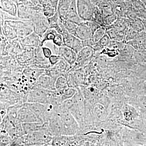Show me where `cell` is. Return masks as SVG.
Listing matches in <instances>:
<instances>
[{
  "mask_svg": "<svg viewBox=\"0 0 146 146\" xmlns=\"http://www.w3.org/2000/svg\"><path fill=\"white\" fill-rule=\"evenodd\" d=\"M46 122L48 129L53 137L62 136L63 126L58 112L54 114Z\"/></svg>",
  "mask_w": 146,
  "mask_h": 146,
  "instance_id": "30bf717a",
  "label": "cell"
},
{
  "mask_svg": "<svg viewBox=\"0 0 146 146\" xmlns=\"http://www.w3.org/2000/svg\"><path fill=\"white\" fill-rule=\"evenodd\" d=\"M56 80L55 78L48 75L43 74L37 79L34 86L50 91H55Z\"/></svg>",
  "mask_w": 146,
  "mask_h": 146,
  "instance_id": "4fadbf2b",
  "label": "cell"
},
{
  "mask_svg": "<svg viewBox=\"0 0 146 146\" xmlns=\"http://www.w3.org/2000/svg\"><path fill=\"white\" fill-rule=\"evenodd\" d=\"M53 136L48 127L40 130L27 133L18 138L19 146H42L51 143Z\"/></svg>",
  "mask_w": 146,
  "mask_h": 146,
  "instance_id": "6da1fadb",
  "label": "cell"
},
{
  "mask_svg": "<svg viewBox=\"0 0 146 146\" xmlns=\"http://www.w3.org/2000/svg\"><path fill=\"white\" fill-rule=\"evenodd\" d=\"M113 4H118L120 3L123 2H125L126 1H130L131 0H110Z\"/></svg>",
  "mask_w": 146,
  "mask_h": 146,
  "instance_id": "8d00e7d4",
  "label": "cell"
},
{
  "mask_svg": "<svg viewBox=\"0 0 146 146\" xmlns=\"http://www.w3.org/2000/svg\"><path fill=\"white\" fill-rule=\"evenodd\" d=\"M69 87L68 79L65 76H61L56 79L55 82L56 90L62 91Z\"/></svg>",
  "mask_w": 146,
  "mask_h": 146,
  "instance_id": "484cf974",
  "label": "cell"
},
{
  "mask_svg": "<svg viewBox=\"0 0 146 146\" xmlns=\"http://www.w3.org/2000/svg\"><path fill=\"white\" fill-rule=\"evenodd\" d=\"M57 91L60 94L62 103L66 100L72 98L78 92L76 89L72 87H68L63 91Z\"/></svg>",
  "mask_w": 146,
  "mask_h": 146,
  "instance_id": "d4e9b609",
  "label": "cell"
},
{
  "mask_svg": "<svg viewBox=\"0 0 146 146\" xmlns=\"http://www.w3.org/2000/svg\"><path fill=\"white\" fill-rule=\"evenodd\" d=\"M63 59L61 56L57 55H52L48 58L49 62L50 63L52 66H54L57 63H58L61 59Z\"/></svg>",
  "mask_w": 146,
  "mask_h": 146,
  "instance_id": "d6a6232c",
  "label": "cell"
},
{
  "mask_svg": "<svg viewBox=\"0 0 146 146\" xmlns=\"http://www.w3.org/2000/svg\"><path fill=\"white\" fill-rule=\"evenodd\" d=\"M22 124L25 134L47 127L46 122H36Z\"/></svg>",
  "mask_w": 146,
  "mask_h": 146,
  "instance_id": "ffe728a7",
  "label": "cell"
},
{
  "mask_svg": "<svg viewBox=\"0 0 146 146\" xmlns=\"http://www.w3.org/2000/svg\"><path fill=\"white\" fill-rule=\"evenodd\" d=\"M58 114L63 126L62 136H72L78 132L80 128L79 124L69 110L60 109Z\"/></svg>",
  "mask_w": 146,
  "mask_h": 146,
  "instance_id": "7a4b0ae2",
  "label": "cell"
},
{
  "mask_svg": "<svg viewBox=\"0 0 146 146\" xmlns=\"http://www.w3.org/2000/svg\"><path fill=\"white\" fill-rule=\"evenodd\" d=\"M63 37L64 46L69 47L78 53L84 48L82 41L76 36L70 34L66 29L61 34Z\"/></svg>",
  "mask_w": 146,
  "mask_h": 146,
  "instance_id": "9c48e42d",
  "label": "cell"
},
{
  "mask_svg": "<svg viewBox=\"0 0 146 146\" xmlns=\"http://www.w3.org/2000/svg\"><path fill=\"white\" fill-rule=\"evenodd\" d=\"M71 0H59L56 7V13L60 20L67 19Z\"/></svg>",
  "mask_w": 146,
  "mask_h": 146,
  "instance_id": "d6986e66",
  "label": "cell"
},
{
  "mask_svg": "<svg viewBox=\"0 0 146 146\" xmlns=\"http://www.w3.org/2000/svg\"><path fill=\"white\" fill-rule=\"evenodd\" d=\"M125 43L136 51L146 50V32H139L135 39Z\"/></svg>",
  "mask_w": 146,
  "mask_h": 146,
  "instance_id": "5bb4252c",
  "label": "cell"
},
{
  "mask_svg": "<svg viewBox=\"0 0 146 146\" xmlns=\"http://www.w3.org/2000/svg\"><path fill=\"white\" fill-rule=\"evenodd\" d=\"M139 32L137 31L132 28L129 27L127 31V32L126 34L125 42L126 43V42L131 41L135 39Z\"/></svg>",
  "mask_w": 146,
  "mask_h": 146,
  "instance_id": "1f68e13d",
  "label": "cell"
},
{
  "mask_svg": "<svg viewBox=\"0 0 146 146\" xmlns=\"http://www.w3.org/2000/svg\"><path fill=\"white\" fill-rule=\"evenodd\" d=\"M66 19L72 21L78 25L84 21L79 15L77 6L76 0H71L69 12Z\"/></svg>",
  "mask_w": 146,
  "mask_h": 146,
  "instance_id": "ac0fdd59",
  "label": "cell"
},
{
  "mask_svg": "<svg viewBox=\"0 0 146 146\" xmlns=\"http://www.w3.org/2000/svg\"><path fill=\"white\" fill-rule=\"evenodd\" d=\"M31 21L33 24L34 31L41 37L45 32L50 29L48 18L44 15L43 16L36 14Z\"/></svg>",
  "mask_w": 146,
  "mask_h": 146,
  "instance_id": "8fae6325",
  "label": "cell"
},
{
  "mask_svg": "<svg viewBox=\"0 0 146 146\" xmlns=\"http://www.w3.org/2000/svg\"><path fill=\"white\" fill-rule=\"evenodd\" d=\"M42 52L46 58L48 59L52 55V52L49 48L46 47H42Z\"/></svg>",
  "mask_w": 146,
  "mask_h": 146,
  "instance_id": "e575fe53",
  "label": "cell"
},
{
  "mask_svg": "<svg viewBox=\"0 0 146 146\" xmlns=\"http://www.w3.org/2000/svg\"><path fill=\"white\" fill-rule=\"evenodd\" d=\"M95 53V51L91 47H84L77 54L76 61L72 67L77 69L86 66L93 59Z\"/></svg>",
  "mask_w": 146,
  "mask_h": 146,
  "instance_id": "ba28073f",
  "label": "cell"
},
{
  "mask_svg": "<svg viewBox=\"0 0 146 146\" xmlns=\"http://www.w3.org/2000/svg\"><path fill=\"white\" fill-rule=\"evenodd\" d=\"M61 21H62L63 26L66 29V30L70 34L75 36L76 31L78 25L68 19H65Z\"/></svg>",
  "mask_w": 146,
  "mask_h": 146,
  "instance_id": "4316f807",
  "label": "cell"
},
{
  "mask_svg": "<svg viewBox=\"0 0 146 146\" xmlns=\"http://www.w3.org/2000/svg\"><path fill=\"white\" fill-rule=\"evenodd\" d=\"M17 122L18 123H23L43 121L34 112L24 104L21 106L18 109L17 113Z\"/></svg>",
  "mask_w": 146,
  "mask_h": 146,
  "instance_id": "8992f818",
  "label": "cell"
},
{
  "mask_svg": "<svg viewBox=\"0 0 146 146\" xmlns=\"http://www.w3.org/2000/svg\"><path fill=\"white\" fill-rule=\"evenodd\" d=\"M5 36L8 39H12L16 38L17 36L16 32L13 27L5 22L4 25L2 27Z\"/></svg>",
  "mask_w": 146,
  "mask_h": 146,
  "instance_id": "83f0119b",
  "label": "cell"
},
{
  "mask_svg": "<svg viewBox=\"0 0 146 146\" xmlns=\"http://www.w3.org/2000/svg\"><path fill=\"white\" fill-rule=\"evenodd\" d=\"M53 91L33 86L28 94L27 102L50 104Z\"/></svg>",
  "mask_w": 146,
  "mask_h": 146,
  "instance_id": "3957f363",
  "label": "cell"
},
{
  "mask_svg": "<svg viewBox=\"0 0 146 146\" xmlns=\"http://www.w3.org/2000/svg\"><path fill=\"white\" fill-rule=\"evenodd\" d=\"M106 34L111 40L118 42H125L127 29L123 30L114 27H106Z\"/></svg>",
  "mask_w": 146,
  "mask_h": 146,
  "instance_id": "e0dca14e",
  "label": "cell"
},
{
  "mask_svg": "<svg viewBox=\"0 0 146 146\" xmlns=\"http://www.w3.org/2000/svg\"><path fill=\"white\" fill-rule=\"evenodd\" d=\"M117 14L115 12L104 16V23L106 27L111 26L117 20Z\"/></svg>",
  "mask_w": 146,
  "mask_h": 146,
  "instance_id": "4dcf8cb0",
  "label": "cell"
},
{
  "mask_svg": "<svg viewBox=\"0 0 146 146\" xmlns=\"http://www.w3.org/2000/svg\"><path fill=\"white\" fill-rule=\"evenodd\" d=\"M76 3L78 11L80 18L84 21H91L96 5L91 0H76Z\"/></svg>",
  "mask_w": 146,
  "mask_h": 146,
  "instance_id": "5b68a950",
  "label": "cell"
},
{
  "mask_svg": "<svg viewBox=\"0 0 146 146\" xmlns=\"http://www.w3.org/2000/svg\"><path fill=\"white\" fill-rule=\"evenodd\" d=\"M42 47L46 41H52L54 44L61 46H64L63 37L61 34H59L55 30L49 29L45 32L41 37Z\"/></svg>",
  "mask_w": 146,
  "mask_h": 146,
  "instance_id": "7c38bea8",
  "label": "cell"
},
{
  "mask_svg": "<svg viewBox=\"0 0 146 146\" xmlns=\"http://www.w3.org/2000/svg\"><path fill=\"white\" fill-rule=\"evenodd\" d=\"M141 19L143 22V24L145 31L146 32V18H141Z\"/></svg>",
  "mask_w": 146,
  "mask_h": 146,
  "instance_id": "74e56055",
  "label": "cell"
},
{
  "mask_svg": "<svg viewBox=\"0 0 146 146\" xmlns=\"http://www.w3.org/2000/svg\"><path fill=\"white\" fill-rule=\"evenodd\" d=\"M31 21L21 19L5 22L13 28L18 37L23 39L34 31L32 21Z\"/></svg>",
  "mask_w": 146,
  "mask_h": 146,
  "instance_id": "277c9868",
  "label": "cell"
},
{
  "mask_svg": "<svg viewBox=\"0 0 146 146\" xmlns=\"http://www.w3.org/2000/svg\"><path fill=\"white\" fill-rule=\"evenodd\" d=\"M93 35L94 33L93 32L86 24L85 21H84L78 25L75 36L82 41L93 39Z\"/></svg>",
  "mask_w": 146,
  "mask_h": 146,
  "instance_id": "2e32d148",
  "label": "cell"
},
{
  "mask_svg": "<svg viewBox=\"0 0 146 146\" xmlns=\"http://www.w3.org/2000/svg\"><path fill=\"white\" fill-rule=\"evenodd\" d=\"M85 22H86V24L88 25V26H89L90 29H91V31L93 32V33H94L99 28H100V27H101V26L99 24L95 23V22H94V21H85Z\"/></svg>",
  "mask_w": 146,
  "mask_h": 146,
  "instance_id": "836d02e7",
  "label": "cell"
},
{
  "mask_svg": "<svg viewBox=\"0 0 146 146\" xmlns=\"http://www.w3.org/2000/svg\"><path fill=\"white\" fill-rule=\"evenodd\" d=\"M91 1L92 2L94 3L95 4L97 5V4H98V3H99L101 1H102V0H91Z\"/></svg>",
  "mask_w": 146,
  "mask_h": 146,
  "instance_id": "f35d334b",
  "label": "cell"
},
{
  "mask_svg": "<svg viewBox=\"0 0 146 146\" xmlns=\"http://www.w3.org/2000/svg\"><path fill=\"white\" fill-rule=\"evenodd\" d=\"M1 6V10L13 17H18V9L14 4L5 0L2 1Z\"/></svg>",
  "mask_w": 146,
  "mask_h": 146,
  "instance_id": "44dd1931",
  "label": "cell"
},
{
  "mask_svg": "<svg viewBox=\"0 0 146 146\" xmlns=\"http://www.w3.org/2000/svg\"><path fill=\"white\" fill-rule=\"evenodd\" d=\"M111 39L107 34L105 35L100 40L96 42L93 47V49L96 52L102 50L108 47L111 42Z\"/></svg>",
  "mask_w": 146,
  "mask_h": 146,
  "instance_id": "603a6c76",
  "label": "cell"
},
{
  "mask_svg": "<svg viewBox=\"0 0 146 146\" xmlns=\"http://www.w3.org/2000/svg\"><path fill=\"white\" fill-rule=\"evenodd\" d=\"M42 71L33 69H27L24 71V74L27 80L31 84L35 83L37 79L41 75L43 74Z\"/></svg>",
  "mask_w": 146,
  "mask_h": 146,
  "instance_id": "7402d4cb",
  "label": "cell"
},
{
  "mask_svg": "<svg viewBox=\"0 0 146 146\" xmlns=\"http://www.w3.org/2000/svg\"><path fill=\"white\" fill-rule=\"evenodd\" d=\"M91 21L95 22L101 26L106 27L104 23V16L101 10L97 5L94 9Z\"/></svg>",
  "mask_w": 146,
  "mask_h": 146,
  "instance_id": "cb8c5ba5",
  "label": "cell"
},
{
  "mask_svg": "<svg viewBox=\"0 0 146 146\" xmlns=\"http://www.w3.org/2000/svg\"><path fill=\"white\" fill-rule=\"evenodd\" d=\"M82 41L83 46L91 47L93 48L94 45L96 44V42L94 41L93 39H87V40H84Z\"/></svg>",
  "mask_w": 146,
  "mask_h": 146,
  "instance_id": "d590c367",
  "label": "cell"
},
{
  "mask_svg": "<svg viewBox=\"0 0 146 146\" xmlns=\"http://www.w3.org/2000/svg\"><path fill=\"white\" fill-rule=\"evenodd\" d=\"M106 27L105 26H101L94 33L93 35V39L95 42H97L99 41L106 34Z\"/></svg>",
  "mask_w": 146,
  "mask_h": 146,
  "instance_id": "f546056e",
  "label": "cell"
},
{
  "mask_svg": "<svg viewBox=\"0 0 146 146\" xmlns=\"http://www.w3.org/2000/svg\"><path fill=\"white\" fill-rule=\"evenodd\" d=\"M21 44L24 46L37 48L42 47L41 37L34 31L23 39H21Z\"/></svg>",
  "mask_w": 146,
  "mask_h": 146,
  "instance_id": "9a60e30c",
  "label": "cell"
},
{
  "mask_svg": "<svg viewBox=\"0 0 146 146\" xmlns=\"http://www.w3.org/2000/svg\"><path fill=\"white\" fill-rule=\"evenodd\" d=\"M13 140L8 133L4 131H1V146L11 145Z\"/></svg>",
  "mask_w": 146,
  "mask_h": 146,
  "instance_id": "f1b7e54d",
  "label": "cell"
},
{
  "mask_svg": "<svg viewBox=\"0 0 146 146\" xmlns=\"http://www.w3.org/2000/svg\"><path fill=\"white\" fill-rule=\"evenodd\" d=\"M55 55H59L72 67L74 65L77 58V53L71 48L65 46H58L53 45Z\"/></svg>",
  "mask_w": 146,
  "mask_h": 146,
  "instance_id": "52a82bcc",
  "label": "cell"
}]
</instances>
